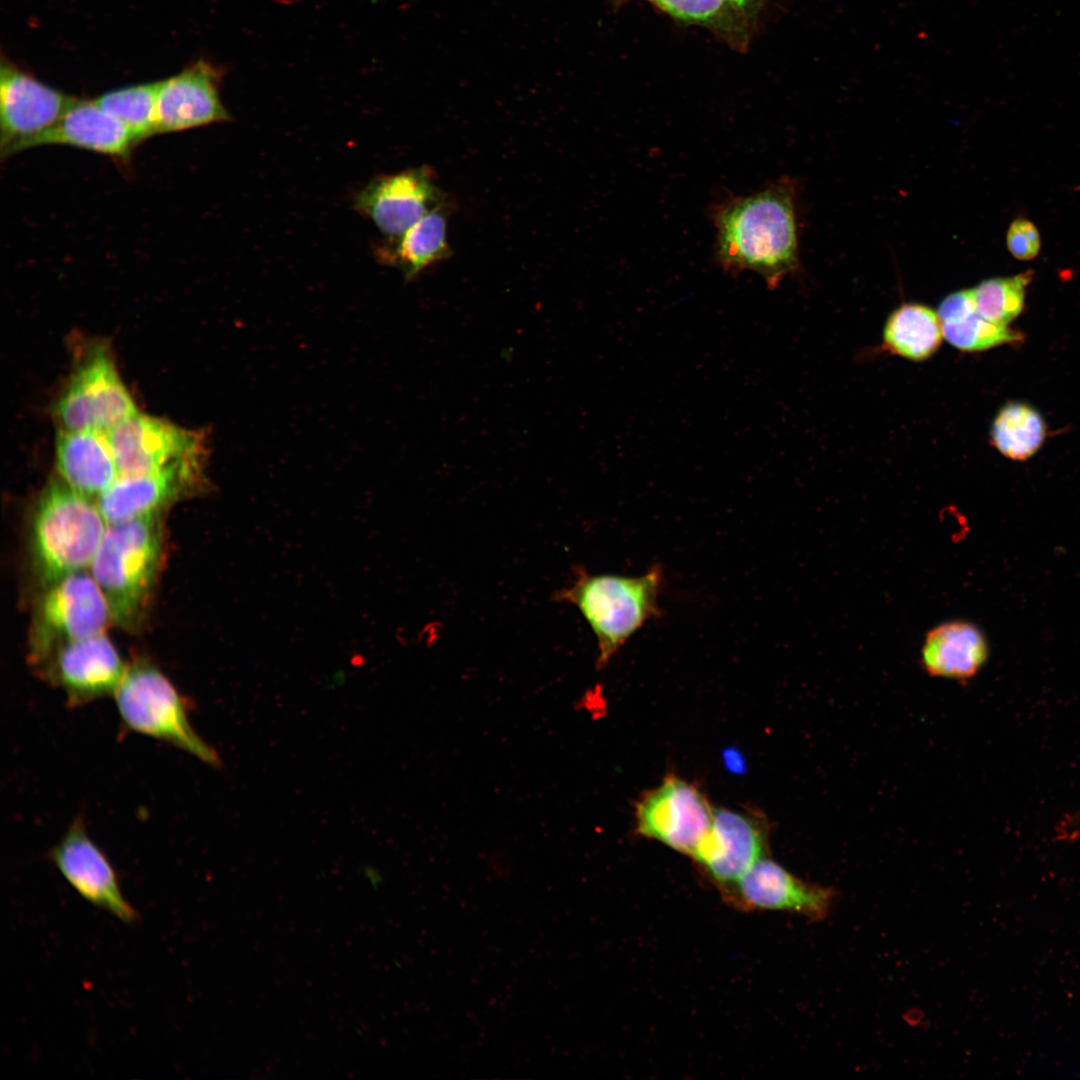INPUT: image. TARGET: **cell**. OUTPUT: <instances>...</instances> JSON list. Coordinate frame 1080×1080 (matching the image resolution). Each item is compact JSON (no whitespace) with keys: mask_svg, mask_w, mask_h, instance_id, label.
Wrapping results in <instances>:
<instances>
[{"mask_svg":"<svg viewBox=\"0 0 1080 1080\" xmlns=\"http://www.w3.org/2000/svg\"><path fill=\"white\" fill-rule=\"evenodd\" d=\"M716 257L730 273L752 270L775 289L798 266L797 232L790 183L781 181L714 209Z\"/></svg>","mask_w":1080,"mask_h":1080,"instance_id":"cell-1","label":"cell"},{"mask_svg":"<svg viewBox=\"0 0 1080 1080\" xmlns=\"http://www.w3.org/2000/svg\"><path fill=\"white\" fill-rule=\"evenodd\" d=\"M662 585L663 569L659 564L637 577L590 574L577 569L574 580L556 592L555 599L575 606L582 614L595 635L596 666L602 669L631 636L661 616Z\"/></svg>","mask_w":1080,"mask_h":1080,"instance_id":"cell-2","label":"cell"},{"mask_svg":"<svg viewBox=\"0 0 1080 1080\" xmlns=\"http://www.w3.org/2000/svg\"><path fill=\"white\" fill-rule=\"evenodd\" d=\"M108 527L99 507L62 481L40 495L31 526L34 569L47 588L90 567Z\"/></svg>","mask_w":1080,"mask_h":1080,"instance_id":"cell-3","label":"cell"},{"mask_svg":"<svg viewBox=\"0 0 1080 1080\" xmlns=\"http://www.w3.org/2000/svg\"><path fill=\"white\" fill-rule=\"evenodd\" d=\"M159 513L108 524L90 565L111 618L126 629L141 621L155 583L162 555Z\"/></svg>","mask_w":1080,"mask_h":1080,"instance_id":"cell-4","label":"cell"},{"mask_svg":"<svg viewBox=\"0 0 1080 1080\" xmlns=\"http://www.w3.org/2000/svg\"><path fill=\"white\" fill-rule=\"evenodd\" d=\"M113 695L127 731L167 743L212 767L222 766L217 751L192 726L185 698L150 661L137 659L127 666Z\"/></svg>","mask_w":1080,"mask_h":1080,"instance_id":"cell-5","label":"cell"},{"mask_svg":"<svg viewBox=\"0 0 1080 1080\" xmlns=\"http://www.w3.org/2000/svg\"><path fill=\"white\" fill-rule=\"evenodd\" d=\"M109 618L107 599L86 570L48 586L35 610L32 665H38L62 644L103 633Z\"/></svg>","mask_w":1080,"mask_h":1080,"instance_id":"cell-6","label":"cell"},{"mask_svg":"<svg viewBox=\"0 0 1080 1080\" xmlns=\"http://www.w3.org/2000/svg\"><path fill=\"white\" fill-rule=\"evenodd\" d=\"M63 429L107 433L137 413L111 352L95 345L85 352L56 403Z\"/></svg>","mask_w":1080,"mask_h":1080,"instance_id":"cell-7","label":"cell"},{"mask_svg":"<svg viewBox=\"0 0 1080 1080\" xmlns=\"http://www.w3.org/2000/svg\"><path fill=\"white\" fill-rule=\"evenodd\" d=\"M126 667L104 633L62 644L35 666L42 679L64 692L70 708L114 694Z\"/></svg>","mask_w":1080,"mask_h":1080,"instance_id":"cell-8","label":"cell"},{"mask_svg":"<svg viewBox=\"0 0 1080 1080\" xmlns=\"http://www.w3.org/2000/svg\"><path fill=\"white\" fill-rule=\"evenodd\" d=\"M713 816L704 794L676 776L646 793L636 807L640 834L690 857L709 834Z\"/></svg>","mask_w":1080,"mask_h":1080,"instance_id":"cell-9","label":"cell"},{"mask_svg":"<svg viewBox=\"0 0 1080 1080\" xmlns=\"http://www.w3.org/2000/svg\"><path fill=\"white\" fill-rule=\"evenodd\" d=\"M69 885L88 903L126 924L139 920L122 893L119 878L105 852L94 842L82 817H76L48 853Z\"/></svg>","mask_w":1080,"mask_h":1080,"instance_id":"cell-10","label":"cell"},{"mask_svg":"<svg viewBox=\"0 0 1080 1080\" xmlns=\"http://www.w3.org/2000/svg\"><path fill=\"white\" fill-rule=\"evenodd\" d=\"M105 435L120 476L142 475L184 458L207 456L204 433L138 412Z\"/></svg>","mask_w":1080,"mask_h":1080,"instance_id":"cell-11","label":"cell"},{"mask_svg":"<svg viewBox=\"0 0 1080 1080\" xmlns=\"http://www.w3.org/2000/svg\"><path fill=\"white\" fill-rule=\"evenodd\" d=\"M444 202L432 169L421 166L374 178L356 194L353 208L394 239Z\"/></svg>","mask_w":1080,"mask_h":1080,"instance_id":"cell-12","label":"cell"},{"mask_svg":"<svg viewBox=\"0 0 1080 1080\" xmlns=\"http://www.w3.org/2000/svg\"><path fill=\"white\" fill-rule=\"evenodd\" d=\"M15 65L0 66V154L4 160L23 143L54 125L73 101Z\"/></svg>","mask_w":1080,"mask_h":1080,"instance_id":"cell-13","label":"cell"},{"mask_svg":"<svg viewBox=\"0 0 1080 1080\" xmlns=\"http://www.w3.org/2000/svg\"><path fill=\"white\" fill-rule=\"evenodd\" d=\"M721 892L745 910L790 912L815 921L828 916L836 899L833 888L804 881L765 857Z\"/></svg>","mask_w":1080,"mask_h":1080,"instance_id":"cell-14","label":"cell"},{"mask_svg":"<svg viewBox=\"0 0 1080 1080\" xmlns=\"http://www.w3.org/2000/svg\"><path fill=\"white\" fill-rule=\"evenodd\" d=\"M206 456L184 458L157 471L119 476L97 500L108 524L157 514L179 498L204 487Z\"/></svg>","mask_w":1080,"mask_h":1080,"instance_id":"cell-15","label":"cell"},{"mask_svg":"<svg viewBox=\"0 0 1080 1080\" xmlns=\"http://www.w3.org/2000/svg\"><path fill=\"white\" fill-rule=\"evenodd\" d=\"M223 76L221 67L199 59L180 73L159 81L157 133L180 132L231 121L232 116L220 96Z\"/></svg>","mask_w":1080,"mask_h":1080,"instance_id":"cell-16","label":"cell"},{"mask_svg":"<svg viewBox=\"0 0 1080 1080\" xmlns=\"http://www.w3.org/2000/svg\"><path fill=\"white\" fill-rule=\"evenodd\" d=\"M43 145H65L102 154L127 165L139 144L127 126L94 100L74 98L60 119L21 145L19 152Z\"/></svg>","mask_w":1080,"mask_h":1080,"instance_id":"cell-17","label":"cell"},{"mask_svg":"<svg viewBox=\"0 0 1080 1080\" xmlns=\"http://www.w3.org/2000/svg\"><path fill=\"white\" fill-rule=\"evenodd\" d=\"M765 845L755 819L720 808L714 810L711 830L692 858L722 891L764 857Z\"/></svg>","mask_w":1080,"mask_h":1080,"instance_id":"cell-18","label":"cell"},{"mask_svg":"<svg viewBox=\"0 0 1080 1080\" xmlns=\"http://www.w3.org/2000/svg\"><path fill=\"white\" fill-rule=\"evenodd\" d=\"M56 464L62 480L88 497H99L120 476L105 433L59 431Z\"/></svg>","mask_w":1080,"mask_h":1080,"instance_id":"cell-19","label":"cell"},{"mask_svg":"<svg viewBox=\"0 0 1080 1080\" xmlns=\"http://www.w3.org/2000/svg\"><path fill=\"white\" fill-rule=\"evenodd\" d=\"M987 657L984 634L976 625L963 620L932 628L921 649V663L928 674L960 681L974 677Z\"/></svg>","mask_w":1080,"mask_h":1080,"instance_id":"cell-20","label":"cell"},{"mask_svg":"<svg viewBox=\"0 0 1080 1080\" xmlns=\"http://www.w3.org/2000/svg\"><path fill=\"white\" fill-rule=\"evenodd\" d=\"M448 206L444 202L428 212L402 235L378 246L376 255L384 264L398 267L411 280L431 265L447 259Z\"/></svg>","mask_w":1080,"mask_h":1080,"instance_id":"cell-21","label":"cell"},{"mask_svg":"<svg viewBox=\"0 0 1080 1080\" xmlns=\"http://www.w3.org/2000/svg\"><path fill=\"white\" fill-rule=\"evenodd\" d=\"M943 337L938 314L920 304H904L893 311L883 332L888 351L913 361L929 358Z\"/></svg>","mask_w":1080,"mask_h":1080,"instance_id":"cell-22","label":"cell"},{"mask_svg":"<svg viewBox=\"0 0 1080 1080\" xmlns=\"http://www.w3.org/2000/svg\"><path fill=\"white\" fill-rule=\"evenodd\" d=\"M1046 427L1041 415L1018 402L1005 405L991 429V443L1004 456L1023 461L1034 455L1044 442Z\"/></svg>","mask_w":1080,"mask_h":1080,"instance_id":"cell-23","label":"cell"},{"mask_svg":"<svg viewBox=\"0 0 1080 1080\" xmlns=\"http://www.w3.org/2000/svg\"><path fill=\"white\" fill-rule=\"evenodd\" d=\"M159 81L129 86L102 94L95 103L133 133L139 144L157 135V92Z\"/></svg>","mask_w":1080,"mask_h":1080,"instance_id":"cell-24","label":"cell"},{"mask_svg":"<svg viewBox=\"0 0 1080 1080\" xmlns=\"http://www.w3.org/2000/svg\"><path fill=\"white\" fill-rule=\"evenodd\" d=\"M1032 274L1029 270L982 281L973 289L977 312L991 322L1008 325L1023 310Z\"/></svg>","mask_w":1080,"mask_h":1080,"instance_id":"cell-25","label":"cell"},{"mask_svg":"<svg viewBox=\"0 0 1080 1080\" xmlns=\"http://www.w3.org/2000/svg\"><path fill=\"white\" fill-rule=\"evenodd\" d=\"M941 324L945 339L961 351H983L1022 339V335L1018 332L1011 330L1007 325L983 318L977 310L942 321Z\"/></svg>","mask_w":1080,"mask_h":1080,"instance_id":"cell-26","label":"cell"},{"mask_svg":"<svg viewBox=\"0 0 1080 1080\" xmlns=\"http://www.w3.org/2000/svg\"><path fill=\"white\" fill-rule=\"evenodd\" d=\"M678 19L714 29L734 28L736 9L729 0H648Z\"/></svg>","mask_w":1080,"mask_h":1080,"instance_id":"cell-27","label":"cell"},{"mask_svg":"<svg viewBox=\"0 0 1080 1080\" xmlns=\"http://www.w3.org/2000/svg\"><path fill=\"white\" fill-rule=\"evenodd\" d=\"M1006 240L1008 250L1016 259L1030 260L1039 253L1041 243L1038 229L1027 219L1014 220L1008 229Z\"/></svg>","mask_w":1080,"mask_h":1080,"instance_id":"cell-28","label":"cell"},{"mask_svg":"<svg viewBox=\"0 0 1080 1080\" xmlns=\"http://www.w3.org/2000/svg\"><path fill=\"white\" fill-rule=\"evenodd\" d=\"M753 1L754 0H729L731 5L736 10H744L745 8H748L752 4Z\"/></svg>","mask_w":1080,"mask_h":1080,"instance_id":"cell-29","label":"cell"}]
</instances>
